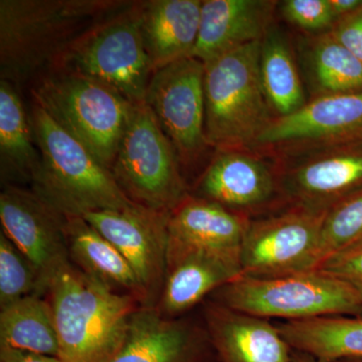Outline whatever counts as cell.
<instances>
[{
  "label": "cell",
  "mask_w": 362,
  "mask_h": 362,
  "mask_svg": "<svg viewBox=\"0 0 362 362\" xmlns=\"http://www.w3.org/2000/svg\"><path fill=\"white\" fill-rule=\"evenodd\" d=\"M330 4L337 23L362 8L361 0H330Z\"/></svg>",
  "instance_id": "836d02e7"
},
{
  "label": "cell",
  "mask_w": 362,
  "mask_h": 362,
  "mask_svg": "<svg viewBox=\"0 0 362 362\" xmlns=\"http://www.w3.org/2000/svg\"><path fill=\"white\" fill-rule=\"evenodd\" d=\"M278 1L204 0L192 56L202 63L242 45L259 42L270 30Z\"/></svg>",
  "instance_id": "d6986e66"
},
{
  "label": "cell",
  "mask_w": 362,
  "mask_h": 362,
  "mask_svg": "<svg viewBox=\"0 0 362 362\" xmlns=\"http://www.w3.org/2000/svg\"><path fill=\"white\" fill-rule=\"evenodd\" d=\"M1 230L39 272L45 296L52 276L70 262L66 216L33 189L8 185L0 194Z\"/></svg>",
  "instance_id": "9a60e30c"
},
{
  "label": "cell",
  "mask_w": 362,
  "mask_h": 362,
  "mask_svg": "<svg viewBox=\"0 0 362 362\" xmlns=\"http://www.w3.org/2000/svg\"><path fill=\"white\" fill-rule=\"evenodd\" d=\"M0 157L6 178L32 182L40 165L30 117L13 83L0 78Z\"/></svg>",
  "instance_id": "484cf974"
},
{
  "label": "cell",
  "mask_w": 362,
  "mask_h": 362,
  "mask_svg": "<svg viewBox=\"0 0 362 362\" xmlns=\"http://www.w3.org/2000/svg\"><path fill=\"white\" fill-rule=\"evenodd\" d=\"M201 0L140 4V28L154 71L192 56L199 37Z\"/></svg>",
  "instance_id": "44dd1931"
},
{
  "label": "cell",
  "mask_w": 362,
  "mask_h": 362,
  "mask_svg": "<svg viewBox=\"0 0 362 362\" xmlns=\"http://www.w3.org/2000/svg\"><path fill=\"white\" fill-rule=\"evenodd\" d=\"M176 150L145 102L132 104L112 175L131 202L170 213L189 194Z\"/></svg>",
  "instance_id": "ba28073f"
},
{
  "label": "cell",
  "mask_w": 362,
  "mask_h": 362,
  "mask_svg": "<svg viewBox=\"0 0 362 362\" xmlns=\"http://www.w3.org/2000/svg\"><path fill=\"white\" fill-rule=\"evenodd\" d=\"M259 77L274 118L290 115L307 103L289 40L272 25L259 47Z\"/></svg>",
  "instance_id": "cb8c5ba5"
},
{
  "label": "cell",
  "mask_w": 362,
  "mask_h": 362,
  "mask_svg": "<svg viewBox=\"0 0 362 362\" xmlns=\"http://www.w3.org/2000/svg\"><path fill=\"white\" fill-rule=\"evenodd\" d=\"M65 233L74 266L109 289L135 297L144 306V295L134 272L110 240L83 216H66Z\"/></svg>",
  "instance_id": "7402d4cb"
},
{
  "label": "cell",
  "mask_w": 362,
  "mask_h": 362,
  "mask_svg": "<svg viewBox=\"0 0 362 362\" xmlns=\"http://www.w3.org/2000/svg\"><path fill=\"white\" fill-rule=\"evenodd\" d=\"M361 250L362 190L343 199L326 213L321 230L319 268L331 259Z\"/></svg>",
  "instance_id": "83f0119b"
},
{
  "label": "cell",
  "mask_w": 362,
  "mask_h": 362,
  "mask_svg": "<svg viewBox=\"0 0 362 362\" xmlns=\"http://www.w3.org/2000/svg\"><path fill=\"white\" fill-rule=\"evenodd\" d=\"M261 42L204 63V132L216 151L251 149L274 118L259 77Z\"/></svg>",
  "instance_id": "277c9868"
},
{
  "label": "cell",
  "mask_w": 362,
  "mask_h": 362,
  "mask_svg": "<svg viewBox=\"0 0 362 362\" xmlns=\"http://www.w3.org/2000/svg\"><path fill=\"white\" fill-rule=\"evenodd\" d=\"M33 294L42 295L39 272L1 230L0 308Z\"/></svg>",
  "instance_id": "f1b7e54d"
},
{
  "label": "cell",
  "mask_w": 362,
  "mask_h": 362,
  "mask_svg": "<svg viewBox=\"0 0 362 362\" xmlns=\"http://www.w3.org/2000/svg\"><path fill=\"white\" fill-rule=\"evenodd\" d=\"M301 47L313 98L361 92V62L329 32L307 37Z\"/></svg>",
  "instance_id": "d4e9b609"
},
{
  "label": "cell",
  "mask_w": 362,
  "mask_h": 362,
  "mask_svg": "<svg viewBox=\"0 0 362 362\" xmlns=\"http://www.w3.org/2000/svg\"><path fill=\"white\" fill-rule=\"evenodd\" d=\"M269 159L275 165L286 207L326 213L362 190V142Z\"/></svg>",
  "instance_id": "30bf717a"
},
{
  "label": "cell",
  "mask_w": 362,
  "mask_h": 362,
  "mask_svg": "<svg viewBox=\"0 0 362 362\" xmlns=\"http://www.w3.org/2000/svg\"><path fill=\"white\" fill-rule=\"evenodd\" d=\"M202 319L220 362H291L293 349L271 320L206 299Z\"/></svg>",
  "instance_id": "ac0fdd59"
},
{
  "label": "cell",
  "mask_w": 362,
  "mask_h": 362,
  "mask_svg": "<svg viewBox=\"0 0 362 362\" xmlns=\"http://www.w3.org/2000/svg\"><path fill=\"white\" fill-rule=\"evenodd\" d=\"M207 299L240 313L284 322L362 314V301L356 290L320 269L282 277L242 275Z\"/></svg>",
  "instance_id": "5b68a950"
},
{
  "label": "cell",
  "mask_w": 362,
  "mask_h": 362,
  "mask_svg": "<svg viewBox=\"0 0 362 362\" xmlns=\"http://www.w3.org/2000/svg\"><path fill=\"white\" fill-rule=\"evenodd\" d=\"M0 347L59 358L58 332L47 296L30 295L0 308Z\"/></svg>",
  "instance_id": "4316f807"
},
{
  "label": "cell",
  "mask_w": 362,
  "mask_h": 362,
  "mask_svg": "<svg viewBox=\"0 0 362 362\" xmlns=\"http://www.w3.org/2000/svg\"><path fill=\"white\" fill-rule=\"evenodd\" d=\"M333 362H362V358L340 359V361H333Z\"/></svg>",
  "instance_id": "d590c367"
},
{
  "label": "cell",
  "mask_w": 362,
  "mask_h": 362,
  "mask_svg": "<svg viewBox=\"0 0 362 362\" xmlns=\"http://www.w3.org/2000/svg\"><path fill=\"white\" fill-rule=\"evenodd\" d=\"M293 349L321 362L362 358V317L328 316L278 324Z\"/></svg>",
  "instance_id": "603a6c76"
},
{
  "label": "cell",
  "mask_w": 362,
  "mask_h": 362,
  "mask_svg": "<svg viewBox=\"0 0 362 362\" xmlns=\"http://www.w3.org/2000/svg\"><path fill=\"white\" fill-rule=\"evenodd\" d=\"M0 362H63L59 357L45 356L25 350L0 347Z\"/></svg>",
  "instance_id": "d6a6232c"
},
{
  "label": "cell",
  "mask_w": 362,
  "mask_h": 362,
  "mask_svg": "<svg viewBox=\"0 0 362 362\" xmlns=\"http://www.w3.org/2000/svg\"><path fill=\"white\" fill-rule=\"evenodd\" d=\"M51 303L63 362H107L122 344L131 316L142 304L109 289L71 263L52 276Z\"/></svg>",
  "instance_id": "7a4b0ae2"
},
{
  "label": "cell",
  "mask_w": 362,
  "mask_h": 362,
  "mask_svg": "<svg viewBox=\"0 0 362 362\" xmlns=\"http://www.w3.org/2000/svg\"><path fill=\"white\" fill-rule=\"evenodd\" d=\"M107 362H220L204 321L165 318L141 306L128 324L122 344Z\"/></svg>",
  "instance_id": "2e32d148"
},
{
  "label": "cell",
  "mask_w": 362,
  "mask_h": 362,
  "mask_svg": "<svg viewBox=\"0 0 362 362\" xmlns=\"http://www.w3.org/2000/svg\"><path fill=\"white\" fill-rule=\"evenodd\" d=\"M281 13L288 23L315 35L330 32L337 23L330 0H285Z\"/></svg>",
  "instance_id": "f546056e"
},
{
  "label": "cell",
  "mask_w": 362,
  "mask_h": 362,
  "mask_svg": "<svg viewBox=\"0 0 362 362\" xmlns=\"http://www.w3.org/2000/svg\"><path fill=\"white\" fill-rule=\"evenodd\" d=\"M125 6L108 0H1V78L13 83L51 69L83 33Z\"/></svg>",
  "instance_id": "6da1fadb"
},
{
  "label": "cell",
  "mask_w": 362,
  "mask_h": 362,
  "mask_svg": "<svg viewBox=\"0 0 362 362\" xmlns=\"http://www.w3.org/2000/svg\"><path fill=\"white\" fill-rule=\"evenodd\" d=\"M33 102L112 170L132 103L77 74L51 71L33 88Z\"/></svg>",
  "instance_id": "52a82bcc"
},
{
  "label": "cell",
  "mask_w": 362,
  "mask_h": 362,
  "mask_svg": "<svg viewBox=\"0 0 362 362\" xmlns=\"http://www.w3.org/2000/svg\"><path fill=\"white\" fill-rule=\"evenodd\" d=\"M326 213L289 206L252 218L240 251L243 275L273 278L317 270Z\"/></svg>",
  "instance_id": "9c48e42d"
},
{
  "label": "cell",
  "mask_w": 362,
  "mask_h": 362,
  "mask_svg": "<svg viewBox=\"0 0 362 362\" xmlns=\"http://www.w3.org/2000/svg\"><path fill=\"white\" fill-rule=\"evenodd\" d=\"M356 142H362V90L313 98L294 113L272 119L250 150L277 158Z\"/></svg>",
  "instance_id": "8fae6325"
},
{
  "label": "cell",
  "mask_w": 362,
  "mask_h": 362,
  "mask_svg": "<svg viewBox=\"0 0 362 362\" xmlns=\"http://www.w3.org/2000/svg\"><path fill=\"white\" fill-rule=\"evenodd\" d=\"M189 194L250 218L286 209L273 161L251 150L216 151Z\"/></svg>",
  "instance_id": "5bb4252c"
},
{
  "label": "cell",
  "mask_w": 362,
  "mask_h": 362,
  "mask_svg": "<svg viewBox=\"0 0 362 362\" xmlns=\"http://www.w3.org/2000/svg\"><path fill=\"white\" fill-rule=\"evenodd\" d=\"M251 220L189 194L168 214V244L240 257Z\"/></svg>",
  "instance_id": "ffe728a7"
},
{
  "label": "cell",
  "mask_w": 362,
  "mask_h": 362,
  "mask_svg": "<svg viewBox=\"0 0 362 362\" xmlns=\"http://www.w3.org/2000/svg\"><path fill=\"white\" fill-rule=\"evenodd\" d=\"M30 120L40 153L39 168L30 185L44 201L65 216L135 206L110 169L35 102Z\"/></svg>",
  "instance_id": "3957f363"
},
{
  "label": "cell",
  "mask_w": 362,
  "mask_h": 362,
  "mask_svg": "<svg viewBox=\"0 0 362 362\" xmlns=\"http://www.w3.org/2000/svg\"><path fill=\"white\" fill-rule=\"evenodd\" d=\"M291 362H321L315 357L299 350H293Z\"/></svg>",
  "instance_id": "e575fe53"
},
{
  "label": "cell",
  "mask_w": 362,
  "mask_h": 362,
  "mask_svg": "<svg viewBox=\"0 0 362 362\" xmlns=\"http://www.w3.org/2000/svg\"><path fill=\"white\" fill-rule=\"evenodd\" d=\"M329 33L362 63V8L338 21Z\"/></svg>",
  "instance_id": "1f68e13d"
},
{
  "label": "cell",
  "mask_w": 362,
  "mask_h": 362,
  "mask_svg": "<svg viewBox=\"0 0 362 362\" xmlns=\"http://www.w3.org/2000/svg\"><path fill=\"white\" fill-rule=\"evenodd\" d=\"M242 275L240 257L168 244L165 281L154 309L165 318L187 315Z\"/></svg>",
  "instance_id": "e0dca14e"
},
{
  "label": "cell",
  "mask_w": 362,
  "mask_h": 362,
  "mask_svg": "<svg viewBox=\"0 0 362 362\" xmlns=\"http://www.w3.org/2000/svg\"><path fill=\"white\" fill-rule=\"evenodd\" d=\"M168 214L135 204L83 216L128 262L144 295V307L154 308L163 289L168 268Z\"/></svg>",
  "instance_id": "4fadbf2b"
},
{
  "label": "cell",
  "mask_w": 362,
  "mask_h": 362,
  "mask_svg": "<svg viewBox=\"0 0 362 362\" xmlns=\"http://www.w3.org/2000/svg\"><path fill=\"white\" fill-rule=\"evenodd\" d=\"M319 269L345 281L356 290L362 301V250L331 259Z\"/></svg>",
  "instance_id": "4dcf8cb0"
},
{
  "label": "cell",
  "mask_w": 362,
  "mask_h": 362,
  "mask_svg": "<svg viewBox=\"0 0 362 362\" xmlns=\"http://www.w3.org/2000/svg\"><path fill=\"white\" fill-rule=\"evenodd\" d=\"M51 71L96 81L132 104L145 102L154 70L143 42L140 4L111 14L83 33Z\"/></svg>",
  "instance_id": "8992f818"
},
{
  "label": "cell",
  "mask_w": 362,
  "mask_h": 362,
  "mask_svg": "<svg viewBox=\"0 0 362 362\" xmlns=\"http://www.w3.org/2000/svg\"><path fill=\"white\" fill-rule=\"evenodd\" d=\"M204 64L187 57L157 69L145 103L156 116L180 160L189 162L206 148Z\"/></svg>",
  "instance_id": "7c38bea8"
}]
</instances>
